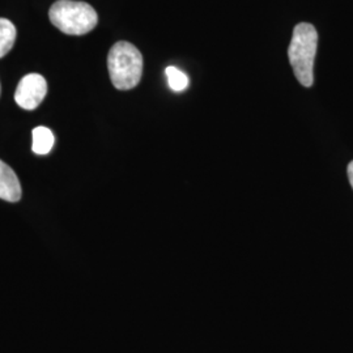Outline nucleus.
Segmentation results:
<instances>
[{
    "label": "nucleus",
    "instance_id": "obj_1",
    "mask_svg": "<svg viewBox=\"0 0 353 353\" xmlns=\"http://www.w3.org/2000/svg\"><path fill=\"white\" fill-rule=\"evenodd\" d=\"M316 45L318 33L312 24L301 23L293 29L288 57L294 76L303 87H312L314 83Z\"/></svg>",
    "mask_w": 353,
    "mask_h": 353
},
{
    "label": "nucleus",
    "instance_id": "obj_2",
    "mask_svg": "<svg viewBox=\"0 0 353 353\" xmlns=\"http://www.w3.org/2000/svg\"><path fill=\"white\" fill-rule=\"evenodd\" d=\"M108 68L114 87L119 90H130L141 80L143 55L132 43L119 41L109 51Z\"/></svg>",
    "mask_w": 353,
    "mask_h": 353
},
{
    "label": "nucleus",
    "instance_id": "obj_3",
    "mask_svg": "<svg viewBox=\"0 0 353 353\" xmlns=\"http://www.w3.org/2000/svg\"><path fill=\"white\" fill-rule=\"evenodd\" d=\"M51 24L68 36H83L92 32L99 16L96 10L85 1L58 0L49 10Z\"/></svg>",
    "mask_w": 353,
    "mask_h": 353
},
{
    "label": "nucleus",
    "instance_id": "obj_4",
    "mask_svg": "<svg viewBox=\"0 0 353 353\" xmlns=\"http://www.w3.org/2000/svg\"><path fill=\"white\" fill-rule=\"evenodd\" d=\"M46 93V79L39 74H29L20 80L14 92V101L26 110H34L45 100Z\"/></svg>",
    "mask_w": 353,
    "mask_h": 353
},
{
    "label": "nucleus",
    "instance_id": "obj_5",
    "mask_svg": "<svg viewBox=\"0 0 353 353\" xmlns=\"http://www.w3.org/2000/svg\"><path fill=\"white\" fill-rule=\"evenodd\" d=\"M21 185L10 165L0 160V199L16 203L21 199Z\"/></svg>",
    "mask_w": 353,
    "mask_h": 353
},
{
    "label": "nucleus",
    "instance_id": "obj_6",
    "mask_svg": "<svg viewBox=\"0 0 353 353\" xmlns=\"http://www.w3.org/2000/svg\"><path fill=\"white\" fill-rule=\"evenodd\" d=\"M32 135H33L32 151L34 152L36 154L43 156V154H48L52 150L54 134L48 127H36L33 130Z\"/></svg>",
    "mask_w": 353,
    "mask_h": 353
},
{
    "label": "nucleus",
    "instance_id": "obj_7",
    "mask_svg": "<svg viewBox=\"0 0 353 353\" xmlns=\"http://www.w3.org/2000/svg\"><path fill=\"white\" fill-rule=\"evenodd\" d=\"M17 36L16 26L8 19L0 17V58L12 50Z\"/></svg>",
    "mask_w": 353,
    "mask_h": 353
},
{
    "label": "nucleus",
    "instance_id": "obj_8",
    "mask_svg": "<svg viewBox=\"0 0 353 353\" xmlns=\"http://www.w3.org/2000/svg\"><path fill=\"white\" fill-rule=\"evenodd\" d=\"M165 74L168 77V84L172 90L183 92L189 87V77L176 67H168L165 70Z\"/></svg>",
    "mask_w": 353,
    "mask_h": 353
},
{
    "label": "nucleus",
    "instance_id": "obj_9",
    "mask_svg": "<svg viewBox=\"0 0 353 353\" xmlns=\"http://www.w3.org/2000/svg\"><path fill=\"white\" fill-rule=\"evenodd\" d=\"M348 176H350V182H351L353 188V161L348 165Z\"/></svg>",
    "mask_w": 353,
    "mask_h": 353
},
{
    "label": "nucleus",
    "instance_id": "obj_10",
    "mask_svg": "<svg viewBox=\"0 0 353 353\" xmlns=\"http://www.w3.org/2000/svg\"><path fill=\"white\" fill-rule=\"evenodd\" d=\"M0 93H1V87H0Z\"/></svg>",
    "mask_w": 353,
    "mask_h": 353
}]
</instances>
